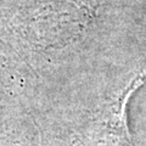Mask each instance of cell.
Segmentation results:
<instances>
[{
  "label": "cell",
  "mask_w": 146,
  "mask_h": 146,
  "mask_svg": "<svg viewBox=\"0 0 146 146\" xmlns=\"http://www.w3.org/2000/svg\"><path fill=\"white\" fill-rule=\"evenodd\" d=\"M146 83V72L134 76L117 99L106 107L79 146H138L129 124V105L134 94Z\"/></svg>",
  "instance_id": "1"
}]
</instances>
